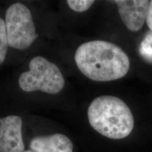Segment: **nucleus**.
<instances>
[{
  "instance_id": "9d476101",
  "label": "nucleus",
  "mask_w": 152,
  "mask_h": 152,
  "mask_svg": "<svg viewBox=\"0 0 152 152\" xmlns=\"http://www.w3.org/2000/svg\"><path fill=\"white\" fill-rule=\"evenodd\" d=\"M94 3L91 0H68L67 4L72 10L76 12H84L88 10Z\"/></svg>"
},
{
  "instance_id": "0eeeda50",
  "label": "nucleus",
  "mask_w": 152,
  "mask_h": 152,
  "mask_svg": "<svg viewBox=\"0 0 152 152\" xmlns=\"http://www.w3.org/2000/svg\"><path fill=\"white\" fill-rule=\"evenodd\" d=\"M30 149L33 152H73V144L68 137L56 133L34 137Z\"/></svg>"
},
{
  "instance_id": "423d86ee",
  "label": "nucleus",
  "mask_w": 152,
  "mask_h": 152,
  "mask_svg": "<svg viewBox=\"0 0 152 152\" xmlns=\"http://www.w3.org/2000/svg\"><path fill=\"white\" fill-rule=\"evenodd\" d=\"M118 13L123 23L132 32L139 31L147 20L149 1L148 0H115Z\"/></svg>"
},
{
  "instance_id": "9b49d317",
  "label": "nucleus",
  "mask_w": 152,
  "mask_h": 152,
  "mask_svg": "<svg viewBox=\"0 0 152 152\" xmlns=\"http://www.w3.org/2000/svg\"><path fill=\"white\" fill-rule=\"evenodd\" d=\"M147 23L148 27L152 32V1H150L149 11H148L147 17Z\"/></svg>"
},
{
  "instance_id": "39448f33",
  "label": "nucleus",
  "mask_w": 152,
  "mask_h": 152,
  "mask_svg": "<svg viewBox=\"0 0 152 152\" xmlns=\"http://www.w3.org/2000/svg\"><path fill=\"white\" fill-rule=\"evenodd\" d=\"M23 121L18 115L0 118V152H23Z\"/></svg>"
},
{
  "instance_id": "f03ea898",
  "label": "nucleus",
  "mask_w": 152,
  "mask_h": 152,
  "mask_svg": "<svg viewBox=\"0 0 152 152\" xmlns=\"http://www.w3.org/2000/svg\"><path fill=\"white\" fill-rule=\"evenodd\" d=\"M93 129L106 137L121 140L134 128V117L128 106L113 96H101L91 102L87 111Z\"/></svg>"
},
{
  "instance_id": "20e7f679",
  "label": "nucleus",
  "mask_w": 152,
  "mask_h": 152,
  "mask_svg": "<svg viewBox=\"0 0 152 152\" xmlns=\"http://www.w3.org/2000/svg\"><path fill=\"white\" fill-rule=\"evenodd\" d=\"M5 26L8 45L24 50L31 46L39 37L30 9L22 3H15L7 9Z\"/></svg>"
},
{
  "instance_id": "6e6552de",
  "label": "nucleus",
  "mask_w": 152,
  "mask_h": 152,
  "mask_svg": "<svg viewBox=\"0 0 152 152\" xmlns=\"http://www.w3.org/2000/svg\"><path fill=\"white\" fill-rule=\"evenodd\" d=\"M8 46L5 21L0 18V65L4 61Z\"/></svg>"
},
{
  "instance_id": "f8f14e48",
  "label": "nucleus",
  "mask_w": 152,
  "mask_h": 152,
  "mask_svg": "<svg viewBox=\"0 0 152 152\" xmlns=\"http://www.w3.org/2000/svg\"><path fill=\"white\" fill-rule=\"evenodd\" d=\"M23 152H33V151H32L31 150H24Z\"/></svg>"
},
{
  "instance_id": "1a4fd4ad",
  "label": "nucleus",
  "mask_w": 152,
  "mask_h": 152,
  "mask_svg": "<svg viewBox=\"0 0 152 152\" xmlns=\"http://www.w3.org/2000/svg\"><path fill=\"white\" fill-rule=\"evenodd\" d=\"M140 52L146 60L152 62V32L148 33L142 40Z\"/></svg>"
},
{
  "instance_id": "7ed1b4c3",
  "label": "nucleus",
  "mask_w": 152,
  "mask_h": 152,
  "mask_svg": "<svg viewBox=\"0 0 152 152\" xmlns=\"http://www.w3.org/2000/svg\"><path fill=\"white\" fill-rule=\"evenodd\" d=\"M18 84L22 90L41 91L49 94L60 92L65 85L59 68L42 56H35L29 63V71L20 74Z\"/></svg>"
},
{
  "instance_id": "f257e3e1",
  "label": "nucleus",
  "mask_w": 152,
  "mask_h": 152,
  "mask_svg": "<svg viewBox=\"0 0 152 152\" xmlns=\"http://www.w3.org/2000/svg\"><path fill=\"white\" fill-rule=\"evenodd\" d=\"M75 61L83 75L97 82L122 78L130 69V59L124 51L102 40L82 44L75 52Z\"/></svg>"
}]
</instances>
